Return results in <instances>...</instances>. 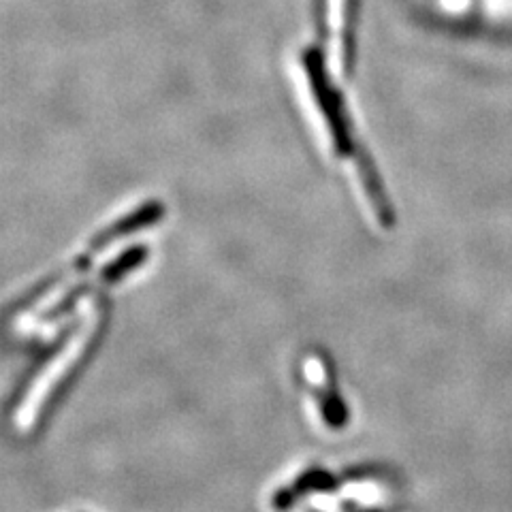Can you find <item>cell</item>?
I'll return each instance as SVG.
<instances>
[{"mask_svg":"<svg viewBox=\"0 0 512 512\" xmlns=\"http://www.w3.org/2000/svg\"><path fill=\"white\" fill-rule=\"evenodd\" d=\"M335 485V478L325 472V470H308L303 472L301 476H297L295 483L282 487L274 500H271V506H274L278 512H284L288 508L297 506L303 498H308L312 493H320V491H329Z\"/></svg>","mask_w":512,"mask_h":512,"instance_id":"8992f818","label":"cell"},{"mask_svg":"<svg viewBox=\"0 0 512 512\" xmlns=\"http://www.w3.org/2000/svg\"><path fill=\"white\" fill-rule=\"evenodd\" d=\"M163 216H165L163 203H160V201H150L146 205H141L139 210H135V212H131L128 216L116 220L114 224H109V227H105L101 233H96L90 239V246L101 252L107 246L118 242L120 237H126V235L137 233L141 229L152 227V224H156Z\"/></svg>","mask_w":512,"mask_h":512,"instance_id":"5b68a950","label":"cell"},{"mask_svg":"<svg viewBox=\"0 0 512 512\" xmlns=\"http://www.w3.org/2000/svg\"><path fill=\"white\" fill-rule=\"evenodd\" d=\"M303 374H306V380L314 389L320 412H323L327 425L331 429H340L348 419V412L344 399L338 395V389H335V380L329 372L327 361L316 355L306 357V361H303Z\"/></svg>","mask_w":512,"mask_h":512,"instance_id":"277c9868","label":"cell"},{"mask_svg":"<svg viewBox=\"0 0 512 512\" xmlns=\"http://www.w3.org/2000/svg\"><path fill=\"white\" fill-rule=\"evenodd\" d=\"M146 256H148V248H146V246H137V248L126 250L122 256H118L116 261H111L105 269H101V274L96 276L94 280L84 282V284H77V286L73 288V291H69L64 297H60L52 308H47V310L39 312V314L35 316L37 327H43V325H47V323H52V320H56V318L67 314V312L71 310L73 303H77L88 291H92V288L109 286V284L120 282V280L128 274V271L137 269L143 261H146Z\"/></svg>","mask_w":512,"mask_h":512,"instance_id":"3957f363","label":"cell"},{"mask_svg":"<svg viewBox=\"0 0 512 512\" xmlns=\"http://www.w3.org/2000/svg\"><path fill=\"white\" fill-rule=\"evenodd\" d=\"M359 18V0H348L346 5V26H344V69L352 75L355 69V24Z\"/></svg>","mask_w":512,"mask_h":512,"instance_id":"52a82bcc","label":"cell"},{"mask_svg":"<svg viewBox=\"0 0 512 512\" xmlns=\"http://www.w3.org/2000/svg\"><path fill=\"white\" fill-rule=\"evenodd\" d=\"M365 512H387V510H365Z\"/></svg>","mask_w":512,"mask_h":512,"instance_id":"ba28073f","label":"cell"},{"mask_svg":"<svg viewBox=\"0 0 512 512\" xmlns=\"http://www.w3.org/2000/svg\"><path fill=\"white\" fill-rule=\"evenodd\" d=\"M105 316V306H101L99 301L92 303L88 314L71 331L69 340L64 342L54 359L37 374V378L30 382L18 410H15V429H20L22 434H28V431L35 429L41 416L60 395V391L67 387L69 378L79 370V365L84 363V357L92 350L96 340H99L105 325Z\"/></svg>","mask_w":512,"mask_h":512,"instance_id":"6da1fadb","label":"cell"},{"mask_svg":"<svg viewBox=\"0 0 512 512\" xmlns=\"http://www.w3.org/2000/svg\"><path fill=\"white\" fill-rule=\"evenodd\" d=\"M301 62H303V69H306V75L310 79L316 105L320 111H323V116L329 124L335 152H338V156H359L361 152L350 137L348 116L344 111V99L331 84V77L327 73L323 47L312 45L310 50H303Z\"/></svg>","mask_w":512,"mask_h":512,"instance_id":"7a4b0ae2","label":"cell"}]
</instances>
